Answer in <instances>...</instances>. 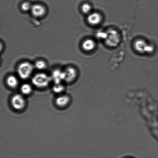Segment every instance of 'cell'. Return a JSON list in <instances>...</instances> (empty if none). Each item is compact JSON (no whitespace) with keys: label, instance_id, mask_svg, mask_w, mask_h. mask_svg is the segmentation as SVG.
Returning <instances> with one entry per match:
<instances>
[{"label":"cell","instance_id":"1","mask_svg":"<svg viewBox=\"0 0 158 158\" xmlns=\"http://www.w3.org/2000/svg\"><path fill=\"white\" fill-rule=\"evenodd\" d=\"M106 33V37L104 39L105 44L110 47H115L118 45L121 40L119 32L114 29H111Z\"/></svg>","mask_w":158,"mask_h":158},{"label":"cell","instance_id":"2","mask_svg":"<svg viewBox=\"0 0 158 158\" xmlns=\"http://www.w3.org/2000/svg\"><path fill=\"white\" fill-rule=\"evenodd\" d=\"M33 69V66L30 63L25 62L21 63L18 67V75L21 78L25 80L30 77Z\"/></svg>","mask_w":158,"mask_h":158},{"label":"cell","instance_id":"3","mask_svg":"<svg viewBox=\"0 0 158 158\" xmlns=\"http://www.w3.org/2000/svg\"><path fill=\"white\" fill-rule=\"evenodd\" d=\"M51 80V78L46 74L39 73L34 76L32 79V82L37 87L43 88L47 86Z\"/></svg>","mask_w":158,"mask_h":158},{"label":"cell","instance_id":"4","mask_svg":"<svg viewBox=\"0 0 158 158\" xmlns=\"http://www.w3.org/2000/svg\"><path fill=\"white\" fill-rule=\"evenodd\" d=\"M11 103L14 109L20 110L26 106V102L24 97L21 94H16L12 97Z\"/></svg>","mask_w":158,"mask_h":158},{"label":"cell","instance_id":"5","mask_svg":"<svg viewBox=\"0 0 158 158\" xmlns=\"http://www.w3.org/2000/svg\"><path fill=\"white\" fill-rule=\"evenodd\" d=\"M102 19L103 18L101 15L97 12L90 13L87 19L88 23L92 26L100 24L102 23Z\"/></svg>","mask_w":158,"mask_h":158},{"label":"cell","instance_id":"6","mask_svg":"<svg viewBox=\"0 0 158 158\" xmlns=\"http://www.w3.org/2000/svg\"><path fill=\"white\" fill-rule=\"evenodd\" d=\"M148 44L142 39H139L134 42V48L135 50L140 54L145 53V49Z\"/></svg>","mask_w":158,"mask_h":158},{"label":"cell","instance_id":"7","mask_svg":"<svg viewBox=\"0 0 158 158\" xmlns=\"http://www.w3.org/2000/svg\"><path fill=\"white\" fill-rule=\"evenodd\" d=\"M64 81L68 83L73 81L77 77V73L76 70L72 67L68 68L64 71Z\"/></svg>","mask_w":158,"mask_h":158},{"label":"cell","instance_id":"8","mask_svg":"<svg viewBox=\"0 0 158 158\" xmlns=\"http://www.w3.org/2000/svg\"><path fill=\"white\" fill-rule=\"evenodd\" d=\"M31 10L32 15L36 17L43 16L46 13L45 8L40 4H35L32 6Z\"/></svg>","mask_w":158,"mask_h":158},{"label":"cell","instance_id":"9","mask_svg":"<svg viewBox=\"0 0 158 158\" xmlns=\"http://www.w3.org/2000/svg\"><path fill=\"white\" fill-rule=\"evenodd\" d=\"M96 47V43L94 40L88 39L83 42L82 44V48L86 52H91Z\"/></svg>","mask_w":158,"mask_h":158},{"label":"cell","instance_id":"10","mask_svg":"<svg viewBox=\"0 0 158 158\" xmlns=\"http://www.w3.org/2000/svg\"><path fill=\"white\" fill-rule=\"evenodd\" d=\"M52 77L55 84L61 83V81L64 80V72L56 69L52 72Z\"/></svg>","mask_w":158,"mask_h":158},{"label":"cell","instance_id":"11","mask_svg":"<svg viewBox=\"0 0 158 158\" xmlns=\"http://www.w3.org/2000/svg\"><path fill=\"white\" fill-rule=\"evenodd\" d=\"M70 97L67 95L59 96L56 100L55 103L60 107H64L69 103L70 101Z\"/></svg>","mask_w":158,"mask_h":158},{"label":"cell","instance_id":"12","mask_svg":"<svg viewBox=\"0 0 158 158\" xmlns=\"http://www.w3.org/2000/svg\"><path fill=\"white\" fill-rule=\"evenodd\" d=\"M6 83L9 87L15 88L18 86L19 81L16 77L13 75H10L7 77Z\"/></svg>","mask_w":158,"mask_h":158},{"label":"cell","instance_id":"13","mask_svg":"<svg viewBox=\"0 0 158 158\" xmlns=\"http://www.w3.org/2000/svg\"><path fill=\"white\" fill-rule=\"evenodd\" d=\"M21 90L23 94L27 95V94H29L32 91V87L28 84H24L21 86Z\"/></svg>","mask_w":158,"mask_h":158},{"label":"cell","instance_id":"14","mask_svg":"<svg viewBox=\"0 0 158 158\" xmlns=\"http://www.w3.org/2000/svg\"><path fill=\"white\" fill-rule=\"evenodd\" d=\"M91 9H92V7H91V6L88 3H85L82 5L81 7L82 12L85 14L91 13Z\"/></svg>","mask_w":158,"mask_h":158},{"label":"cell","instance_id":"15","mask_svg":"<svg viewBox=\"0 0 158 158\" xmlns=\"http://www.w3.org/2000/svg\"><path fill=\"white\" fill-rule=\"evenodd\" d=\"M53 91L56 93H60L63 92L64 90V87L61 84V83L59 84H55V85L52 88Z\"/></svg>","mask_w":158,"mask_h":158},{"label":"cell","instance_id":"16","mask_svg":"<svg viewBox=\"0 0 158 158\" xmlns=\"http://www.w3.org/2000/svg\"><path fill=\"white\" fill-rule=\"evenodd\" d=\"M46 66L45 62L42 60L37 61L35 64V68L37 69H40V70H42V69H45Z\"/></svg>","mask_w":158,"mask_h":158},{"label":"cell","instance_id":"17","mask_svg":"<svg viewBox=\"0 0 158 158\" xmlns=\"http://www.w3.org/2000/svg\"><path fill=\"white\" fill-rule=\"evenodd\" d=\"M32 6L30 3L26 2L22 4L21 9L24 11H28L31 10Z\"/></svg>","mask_w":158,"mask_h":158},{"label":"cell","instance_id":"18","mask_svg":"<svg viewBox=\"0 0 158 158\" xmlns=\"http://www.w3.org/2000/svg\"><path fill=\"white\" fill-rule=\"evenodd\" d=\"M154 51V47L153 45L148 44L145 49V53L151 54Z\"/></svg>","mask_w":158,"mask_h":158}]
</instances>
